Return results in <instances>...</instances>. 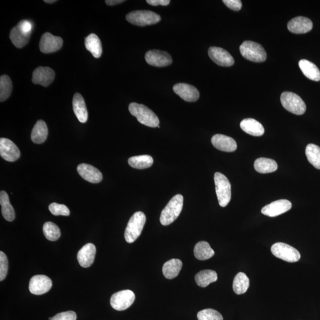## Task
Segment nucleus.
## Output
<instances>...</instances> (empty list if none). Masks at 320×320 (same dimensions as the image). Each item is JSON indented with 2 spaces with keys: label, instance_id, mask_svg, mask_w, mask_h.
I'll return each instance as SVG.
<instances>
[{
  "label": "nucleus",
  "instance_id": "23",
  "mask_svg": "<svg viewBox=\"0 0 320 320\" xmlns=\"http://www.w3.org/2000/svg\"><path fill=\"white\" fill-rule=\"evenodd\" d=\"M242 129L249 135L260 136L264 133V129L261 124L252 118L245 119L241 122Z\"/></svg>",
  "mask_w": 320,
  "mask_h": 320
},
{
  "label": "nucleus",
  "instance_id": "4",
  "mask_svg": "<svg viewBox=\"0 0 320 320\" xmlns=\"http://www.w3.org/2000/svg\"><path fill=\"white\" fill-rule=\"evenodd\" d=\"M214 182L219 205L227 206L231 199V186L229 180L223 174L216 172L214 175Z\"/></svg>",
  "mask_w": 320,
  "mask_h": 320
},
{
  "label": "nucleus",
  "instance_id": "2",
  "mask_svg": "<svg viewBox=\"0 0 320 320\" xmlns=\"http://www.w3.org/2000/svg\"><path fill=\"white\" fill-rule=\"evenodd\" d=\"M184 206V197L182 194H176L172 197L165 208L161 212V224L167 226L179 217Z\"/></svg>",
  "mask_w": 320,
  "mask_h": 320
},
{
  "label": "nucleus",
  "instance_id": "37",
  "mask_svg": "<svg viewBox=\"0 0 320 320\" xmlns=\"http://www.w3.org/2000/svg\"><path fill=\"white\" fill-rule=\"evenodd\" d=\"M43 231L45 237L51 242L59 240L61 236L59 227L52 222H45L43 227Z\"/></svg>",
  "mask_w": 320,
  "mask_h": 320
},
{
  "label": "nucleus",
  "instance_id": "7",
  "mask_svg": "<svg viewBox=\"0 0 320 320\" xmlns=\"http://www.w3.org/2000/svg\"><path fill=\"white\" fill-rule=\"evenodd\" d=\"M280 102L283 108L292 114L302 115L306 111V103L297 94L288 91L283 92L280 96Z\"/></svg>",
  "mask_w": 320,
  "mask_h": 320
},
{
  "label": "nucleus",
  "instance_id": "5",
  "mask_svg": "<svg viewBox=\"0 0 320 320\" xmlns=\"http://www.w3.org/2000/svg\"><path fill=\"white\" fill-rule=\"evenodd\" d=\"M240 51L244 58L253 62L262 63L267 59L266 53L263 47L255 42H244L240 46Z\"/></svg>",
  "mask_w": 320,
  "mask_h": 320
},
{
  "label": "nucleus",
  "instance_id": "16",
  "mask_svg": "<svg viewBox=\"0 0 320 320\" xmlns=\"http://www.w3.org/2000/svg\"><path fill=\"white\" fill-rule=\"evenodd\" d=\"M208 54L213 62L222 66L234 65V60L231 55L221 48L212 47L209 49Z\"/></svg>",
  "mask_w": 320,
  "mask_h": 320
},
{
  "label": "nucleus",
  "instance_id": "26",
  "mask_svg": "<svg viewBox=\"0 0 320 320\" xmlns=\"http://www.w3.org/2000/svg\"><path fill=\"white\" fill-rule=\"evenodd\" d=\"M48 134V129L47 124L44 121L39 120L33 128L31 133L32 141L35 144H42L47 139Z\"/></svg>",
  "mask_w": 320,
  "mask_h": 320
},
{
  "label": "nucleus",
  "instance_id": "30",
  "mask_svg": "<svg viewBox=\"0 0 320 320\" xmlns=\"http://www.w3.org/2000/svg\"><path fill=\"white\" fill-rule=\"evenodd\" d=\"M0 204L1 206L3 217L7 221H13L15 218L14 209L10 204L7 193L5 191H1L0 193Z\"/></svg>",
  "mask_w": 320,
  "mask_h": 320
},
{
  "label": "nucleus",
  "instance_id": "14",
  "mask_svg": "<svg viewBox=\"0 0 320 320\" xmlns=\"http://www.w3.org/2000/svg\"><path fill=\"white\" fill-rule=\"evenodd\" d=\"M291 208L292 203L290 201L280 199L274 201L269 205L264 206L261 209V213L270 217H275L289 211Z\"/></svg>",
  "mask_w": 320,
  "mask_h": 320
},
{
  "label": "nucleus",
  "instance_id": "34",
  "mask_svg": "<svg viewBox=\"0 0 320 320\" xmlns=\"http://www.w3.org/2000/svg\"><path fill=\"white\" fill-rule=\"evenodd\" d=\"M153 158L148 155H138L129 158L128 164L129 166L136 169H145L149 168L153 164Z\"/></svg>",
  "mask_w": 320,
  "mask_h": 320
},
{
  "label": "nucleus",
  "instance_id": "45",
  "mask_svg": "<svg viewBox=\"0 0 320 320\" xmlns=\"http://www.w3.org/2000/svg\"><path fill=\"white\" fill-rule=\"evenodd\" d=\"M124 2V0H106L105 1L107 5L111 6L120 4Z\"/></svg>",
  "mask_w": 320,
  "mask_h": 320
},
{
  "label": "nucleus",
  "instance_id": "28",
  "mask_svg": "<svg viewBox=\"0 0 320 320\" xmlns=\"http://www.w3.org/2000/svg\"><path fill=\"white\" fill-rule=\"evenodd\" d=\"M31 35L23 31L16 25L11 29L10 38L13 45L17 48H21L29 42Z\"/></svg>",
  "mask_w": 320,
  "mask_h": 320
},
{
  "label": "nucleus",
  "instance_id": "32",
  "mask_svg": "<svg viewBox=\"0 0 320 320\" xmlns=\"http://www.w3.org/2000/svg\"><path fill=\"white\" fill-rule=\"evenodd\" d=\"M218 280L217 273L214 270H204L197 273L195 276V281L200 287L205 288L210 283Z\"/></svg>",
  "mask_w": 320,
  "mask_h": 320
},
{
  "label": "nucleus",
  "instance_id": "33",
  "mask_svg": "<svg viewBox=\"0 0 320 320\" xmlns=\"http://www.w3.org/2000/svg\"><path fill=\"white\" fill-rule=\"evenodd\" d=\"M250 286V280L245 273L240 272L235 276L233 288V290L237 295L246 293Z\"/></svg>",
  "mask_w": 320,
  "mask_h": 320
},
{
  "label": "nucleus",
  "instance_id": "25",
  "mask_svg": "<svg viewBox=\"0 0 320 320\" xmlns=\"http://www.w3.org/2000/svg\"><path fill=\"white\" fill-rule=\"evenodd\" d=\"M183 266L182 262L179 259H171L163 265V273L164 277L168 279L175 278L179 275Z\"/></svg>",
  "mask_w": 320,
  "mask_h": 320
},
{
  "label": "nucleus",
  "instance_id": "1",
  "mask_svg": "<svg viewBox=\"0 0 320 320\" xmlns=\"http://www.w3.org/2000/svg\"><path fill=\"white\" fill-rule=\"evenodd\" d=\"M129 111L131 115L136 118L139 123L151 128L159 126V119L148 107L136 103H131L129 106Z\"/></svg>",
  "mask_w": 320,
  "mask_h": 320
},
{
  "label": "nucleus",
  "instance_id": "43",
  "mask_svg": "<svg viewBox=\"0 0 320 320\" xmlns=\"http://www.w3.org/2000/svg\"><path fill=\"white\" fill-rule=\"evenodd\" d=\"M19 28L23 30V32L31 35L33 29V24L31 21L26 20H23L20 21L17 24Z\"/></svg>",
  "mask_w": 320,
  "mask_h": 320
},
{
  "label": "nucleus",
  "instance_id": "9",
  "mask_svg": "<svg viewBox=\"0 0 320 320\" xmlns=\"http://www.w3.org/2000/svg\"><path fill=\"white\" fill-rule=\"evenodd\" d=\"M135 300V295L130 290H124L112 295L111 305L113 309L118 311L126 310L129 308Z\"/></svg>",
  "mask_w": 320,
  "mask_h": 320
},
{
  "label": "nucleus",
  "instance_id": "15",
  "mask_svg": "<svg viewBox=\"0 0 320 320\" xmlns=\"http://www.w3.org/2000/svg\"><path fill=\"white\" fill-rule=\"evenodd\" d=\"M55 72L50 67L39 66L35 69L32 75L33 84L48 87L54 80Z\"/></svg>",
  "mask_w": 320,
  "mask_h": 320
},
{
  "label": "nucleus",
  "instance_id": "11",
  "mask_svg": "<svg viewBox=\"0 0 320 320\" xmlns=\"http://www.w3.org/2000/svg\"><path fill=\"white\" fill-rule=\"evenodd\" d=\"M53 286L50 277L45 275H36L30 280L29 291L31 294L40 295L47 293Z\"/></svg>",
  "mask_w": 320,
  "mask_h": 320
},
{
  "label": "nucleus",
  "instance_id": "35",
  "mask_svg": "<svg viewBox=\"0 0 320 320\" xmlns=\"http://www.w3.org/2000/svg\"><path fill=\"white\" fill-rule=\"evenodd\" d=\"M306 154L308 160L315 167L320 170V147L313 144L307 146Z\"/></svg>",
  "mask_w": 320,
  "mask_h": 320
},
{
  "label": "nucleus",
  "instance_id": "27",
  "mask_svg": "<svg viewBox=\"0 0 320 320\" xmlns=\"http://www.w3.org/2000/svg\"><path fill=\"white\" fill-rule=\"evenodd\" d=\"M85 47L96 59H99L102 54V46L99 38L94 33L85 38Z\"/></svg>",
  "mask_w": 320,
  "mask_h": 320
},
{
  "label": "nucleus",
  "instance_id": "24",
  "mask_svg": "<svg viewBox=\"0 0 320 320\" xmlns=\"http://www.w3.org/2000/svg\"><path fill=\"white\" fill-rule=\"evenodd\" d=\"M299 66L304 75L310 80L315 81L320 80V71L315 64L307 60H301L299 62Z\"/></svg>",
  "mask_w": 320,
  "mask_h": 320
},
{
  "label": "nucleus",
  "instance_id": "38",
  "mask_svg": "<svg viewBox=\"0 0 320 320\" xmlns=\"http://www.w3.org/2000/svg\"><path fill=\"white\" fill-rule=\"evenodd\" d=\"M197 317L198 320H224L220 313L211 309L200 311Z\"/></svg>",
  "mask_w": 320,
  "mask_h": 320
},
{
  "label": "nucleus",
  "instance_id": "31",
  "mask_svg": "<svg viewBox=\"0 0 320 320\" xmlns=\"http://www.w3.org/2000/svg\"><path fill=\"white\" fill-rule=\"evenodd\" d=\"M195 257L199 260H206L211 258L215 255V252L206 242L197 243L194 248Z\"/></svg>",
  "mask_w": 320,
  "mask_h": 320
},
{
  "label": "nucleus",
  "instance_id": "3",
  "mask_svg": "<svg viewBox=\"0 0 320 320\" xmlns=\"http://www.w3.org/2000/svg\"><path fill=\"white\" fill-rule=\"evenodd\" d=\"M146 222V216L141 211L136 212L131 216L125 232V239L128 243H132L141 234Z\"/></svg>",
  "mask_w": 320,
  "mask_h": 320
},
{
  "label": "nucleus",
  "instance_id": "12",
  "mask_svg": "<svg viewBox=\"0 0 320 320\" xmlns=\"http://www.w3.org/2000/svg\"><path fill=\"white\" fill-rule=\"evenodd\" d=\"M0 155L3 159L14 162L19 159L20 152L17 145L7 138L0 139Z\"/></svg>",
  "mask_w": 320,
  "mask_h": 320
},
{
  "label": "nucleus",
  "instance_id": "39",
  "mask_svg": "<svg viewBox=\"0 0 320 320\" xmlns=\"http://www.w3.org/2000/svg\"><path fill=\"white\" fill-rule=\"evenodd\" d=\"M49 210H50L52 214L55 216H69L70 211L68 207L65 205H62L57 203H51L49 206Z\"/></svg>",
  "mask_w": 320,
  "mask_h": 320
},
{
  "label": "nucleus",
  "instance_id": "10",
  "mask_svg": "<svg viewBox=\"0 0 320 320\" xmlns=\"http://www.w3.org/2000/svg\"><path fill=\"white\" fill-rule=\"evenodd\" d=\"M63 45V40L62 38L47 32L42 36L39 42V48L42 53L50 54L59 51Z\"/></svg>",
  "mask_w": 320,
  "mask_h": 320
},
{
  "label": "nucleus",
  "instance_id": "6",
  "mask_svg": "<svg viewBox=\"0 0 320 320\" xmlns=\"http://www.w3.org/2000/svg\"><path fill=\"white\" fill-rule=\"evenodd\" d=\"M126 19L131 24L139 26H145L156 24L161 20L160 15L148 10H136L130 12Z\"/></svg>",
  "mask_w": 320,
  "mask_h": 320
},
{
  "label": "nucleus",
  "instance_id": "42",
  "mask_svg": "<svg viewBox=\"0 0 320 320\" xmlns=\"http://www.w3.org/2000/svg\"><path fill=\"white\" fill-rule=\"evenodd\" d=\"M222 2L234 11H239L242 7V2L240 0H223Z\"/></svg>",
  "mask_w": 320,
  "mask_h": 320
},
{
  "label": "nucleus",
  "instance_id": "20",
  "mask_svg": "<svg viewBox=\"0 0 320 320\" xmlns=\"http://www.w3.org/2000/svg\"><path fill=\"white\" fill-rule=\"evenodd\" d=\"M211 142L213 147L222 151L234 152L237 148V142L233 138L222 134L213 136Z\"/></svg>",
  "mask_w": 320,
  "mask_h": 320
},
{
  "label": "nucleus",
  "instance_id": "44",
  "mask_svg": "<svg viewBox=\"0 0 320 320\" xmlns=\"http://www.w3.org/2000/svg\"><path fill=\"white\" fill-rule=\"evenodd\" d=\"M147 2L149 5L153 6L163 5L166 6L170 4V0H147Z\"/></svg>",
  "mask_w": 320,
  "mask_h": 320
},
{
  "label": "nucleus",
  "instance_id": "19",
  "mask_svg": "<svg viewBox=\"0 0 320 320\" xmlns=\"http://www.w3.org/2000/svg\"><path fill=\"white\" fill-rule=\"evenodd\" d=\"M77 172L82 178L92 184H98L102 181L103 175L100 171L93 166L81 164L77 167Z\"/></svg>",
  "mask_w": 320,
  "mask_h": 320
},
{
  "label": "nucleus",
  "instance_id": "41",
  "mask_svg": "<svg viewBox=\"0 0 320 320\" xmlns=\"http://www.w3.org/2000/svg\"><path fill=\"white\" fill-rule=\"evenodd\" d=\"M77 320V315L74 312L69 311V312H63L57 314L51 320Z\"/></svg>",
  "mask_w": 320,
  "mask_h": 320
},
{
  "label": "nucleus",
  "instance_id": "17",
  "mask_svg": "<svg viewBox=\"0 0 320 320\" xmlns=\"http://www.w3.org/2000/svg\"><path fill=\"white\" fill-rule=\"evenodd\" d=\"M173 91L188 102H196L199 98V92L193 85L186 83H178L173 86Z\"/></svg>",
  "mask_w": 320,
  "mask_h": 320
},
{
  "label": "nucleus",
  "instance_id": "40",
  "mask_svg": "<svg viewBox=\"0 0 320 320\" xmlns=\"http://www.w3.org/2000/svg\"><path fill=\"white\" fill-rule=\"evenodd\" d=\"M8 272V259L4 253L0 252V280L5 278Z\"/></svg>",
  "mask_w": 320,
  "mask_h": 320
},
{
  "label": "nucleus",
  "instance_id": "46",
  "mask_svg": "<svg viewBox=\"0 0 320 320\" xmlns=\"http://www.w3.org/2000/svg\"><path fill=\"white\" fill-rule=\"evenodd\" d=\"M45 2L48 3V4H51V3H54L57 2L56 0H45Z\"/></svg>",
  "mask_w": 320,
  "mask_h": 320
},
{
  "label": "nucleus",
  "instance_id": "18",
  "mask_svg": "<svg viewBox=\"0 0 320 320\" xmlns=\"http://www.w3.org/2000/svg\"><path fill=\"white\" fill-rule=\"evenodd\" d=\"M313 27L312 21L309 18L299 16L294 18L288 23V29L295 34H303L311 31Z\"/></svg>",
  "mask_w": 320,
  "mask_h": 320
},
{
  "label": "nucleus",
  "instance_id": "21",
  "mask_svg": "<svg viewBox=\"0 0 320 320\" xmlns=\"http://www.w3.org/2000/svg\"><path fill=\"white\" fill-rule=\"evenodd\" d=\"M96 254V248L92 243H88L82 248L77 255V259L80 266L87 268L93 263Z\"/></svg>",
  "mask_w": 320,
  "mask_h": 320
},
{
  "label": "nucleus",
  "instance_id": "8",
  "mask_svg": "<svg viewBox=\"0 0 320 320\" xmlns=\"http://www.w3.org/2000/svg\"><path fill=\"white\" fill-rule=\"evenodd\" d=\"M271 252L275 257L289 263L300 260L301 255L296 249L287 244L277 243L271 248Z\"/></svg>",
  "mask_w": 320,
  "mask_h": 320
},
{
  "label": "nucleus",
  "instance_id": "36",
  "mask_svg": "<svg viewBox=\"0 0 320 320\" xmlns=\"http://www.w3.org/2000/svg\"><path fill=\"white\" fill-rule=\"evenodd\" d=\"M11 80L7 75H2L0 77V101H5L10 96L12 91Z\"/></svg>",
  "mask_w": 320,
  "mask_h": 320
},
{
  "label": "nucleus",
  "instance_id": "29",
  "mask_svg": "<svg viewBox=\"0 0 320 320\" xmlns=\"http://www.w3.org/2000/svg\"><path fill=\"white\" fill-rule=\"evenodd\" d=\"M256 172L262 174L275 172L277 169V164L275 160L267 158H259L254 164Z\"/></svg>",
  "mask_w": 320,
  "mask_h": 320
},
{
  "label": "nucleus",
  "instance_id": "13",
  "mask_svg": "<svg viewBox=\"0 0 320 320\" xmlns=\"http://www.w3.org/2000/svg\"><path fill=\"white\" fill-rule=\"evenodd\" d=\"M146 62L152 66H166L172 63V58L169 53L160 50H151L145 56Z\"/></svg>",
  "mask_w": 320,
  "mask_h": 320
},
{
  "label": "nucleus",
  "instance_id": "22",
  "mask_svg": "<svg viewBox=\"0 0 320 320\" xmlns=\"http://www.w3.org/2000/svg\"><path fill=\"white\" fill-rule=\"evenodd\" d=\"M73 111L76 117L81 123H85L88 120V111L83 97L76 93L72 100Z\"/></svg>",
  "mask_w": 320,
  "mask_h": 320
}]
</instances>
